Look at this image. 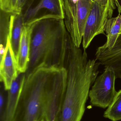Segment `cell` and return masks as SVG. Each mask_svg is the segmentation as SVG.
<instances>
[{
  "label": "cell",
  "mask_w": 121,
  "mask_h": 121,
  "mask_svg": "<svg viewBox=\"0 0 121 121\" xmlns=\"http://www.w3.org/2000/svg\"><path fill=\"white\" fill-rule=\"evenodd\" d=\"M25 78V73L19 72L13 81L7 94L6 107L3 121H13Z\"/></svg>",
  "instance_id": "11"
},
{
  "label": "cell",
  "mask_w": 121,
  "mask_h": 121,
  "mask_svg": "<svg viewBox=\"0 0 121 121\" xmlns=\"http://www.w3.org/2000/svg\"><path fill=\"white\" fill-rule=\"evenodd\" d=\"M119 14L121 15V0H114Z\"/></svg>",
  "instance_id": "21"
},
{
  "label": "cell",
  "mask_w": 121,
  "mask_h": 121,
  "mask_svg": "<svg viewBox=\"0 0 121 121\" xmlns=\"http://www.w3.org/2000/svg\"><path fill=\"white\" fill-rule=\"evenodd\" d=\"M40 121H49L46 115H45L42 117Z\"/></svg>",
  "instance_id": "22"
},
{
  "label": "cell",
  "mask_w": 121,
  "mask_h": 121,
  "mask_svg": "<svg viewBox=\"0 0 121 121\" xmlns=\"http://www.w3.org/2000/svg\"><path fill=\"white\" fill-rule=\"evenodd\" d=\"M114 10L101 5L93 1L87 17L82 38V46L86 50L92 40L97 35L104 34V29L109 19L112 17Z\"/></svg>",
  "instance_id": "7"
},
{
  "label": "cell",
  "mask_w": 121,
  "mask_h": 121,
  "mask_svg": "<svg viewBox=\"0 0 121 121\" xmlns=\"http://www.w3.org/2000/svg\"><path fill=\"white\" fill-rule=\"evenodd\" d=\"M99 4L101 5L107 6L110 8L115 10L116 9V3L114 0H92Z\"/></svg>",
  "instance_id": "19"
},
{
  "label": "cell",
  "mask_w": 121,
  "mask_h": 121,
  "mask_svg": "<svg viewBox=\"0 0 121 121\" xmlns=\"http://www.w3.org/2000/svg\"><path fill=\"white\" fill-rule=\"evenodd\" d=\"M28 0H18V13H20L21 9Z\"/></svg>",
  "instance_id": "20"
},
{
  "label": "cell",
  "mask_w": 121,
  "mask_h": 121,
  "mask_svg": "<svg viewBox=\"0 0 121 121\" xmlns=\"http://www.w3.org/2000/svg\"><path fill=\"white\" fill-rule=\"evenodd\" d=\"M25 26L49 18L64 19L63 0H29L21 9Z\"/></svg>",
  "instance_id": "5"
},
{
  "label": "cell",
  "mask_w": 121,
  "mask_h": 121,
  "mask_svg": "<svg viewBox=\"0 0 121 121\" xmlns=\"http://www.w3.org/2000/svg\"><path fill=\"white\" fill-rule=\"evenodd\" d=\"M18 0H0V9L9 13H20L18 10Z\"/></svg>",
  "instance_id": "17"
},
{
  "label": "cell",
  "mask_w": 121,
  "mask_h": 121,
  "mask_svg": "<svg viewBox=\"0 0 121 121\" xmlns=\"http://www.w3.org/2000/svg\"><path fill=\"white\" fill-rule=\"evenodd\" d=\"M58 69L42 67L25 76L13 121H40Z\"/></svg>",
  "instance_id": "3"
},
{
  "label": "cell",
  "mask_w": 121,
  "mask_h": 121,
  "mask_svg": "<svg viewBox=\"0 0 121 121\" xmlns=\"http://www.w3.org/2000/svg\"><path fill=\"white\" fill-rule=\"evenodd\" d=\"M25 27L22 15L20 13H14L11 20L9 38L16 59Z\"/></svg>",
  "instance_id": "13"
},
{
  "label": "cell",
  "mask_w": 121,
  "mask_h": 121,
  "mask_svg": "<svg viewBox=\"0 0 121 121\" xmlns=\"http://www.w3.org/2000/svg\"><path fill=\"white\" fill-rule=\"evenodd\" d=\"M31 30L29 26H25L22 33L18 52L16 58L18 72L25 73L30 59Z\"/></svg>",
  "instance_id": "12"
},
{
  "label": "cell",
  "mask_w": 121,
  "mask_h": 121,
  "mask_svg": "<svg viewBox=\"0 0 121 121\" xmlns=\"http://www.w3.org/2000/svg\"><path fill=\"white\" fill-rule=\"evenodd\" d=\"M15 13L5 12L0 9V48L6 49L9 37L11 20Z\"/></svg>",
  "instance_id": "15"
},
{
  "label": "cell",
  "mask_w": 121,
  "mask_h": 121,
  "mask_svg": "<svg viewBox=\"0 0 121 121\" xmlns=\"http://www.w3.org/2000/svg\"><path fill=\"white\" fill-rule=\"evenodd\" d=\"M96 59L105 67H111L114 70L116 78L121 79V33L113 48L97 49Z\"/></svg>",
  "instance_id": "10"
},
{
  "label": "cell",
  "mask_w": 121,
  "mask_h": 121,
  "mask_svg": "<svg viewBox=\"0 0 121 121\" xmlns=\"http://www.w3.org/2000/svg\"><path fill=\"white\" fill-rule=\"evenodd\" d=\"M104 117L112 121L121 120V90L117 92L112 103L107 107Z\"/></svg>",
  "instance_id": "16"
},
{
  "label": "cell",
  "mask_w": 121,
  "mask_h": 121,
  "mask_svg": "<svg viewBox=\"0 0 121 121\" xmlns=\"http://www.w3.org/2000/svg\"><path fill=\"white\" fill-rule=\"evenodd\" d=\"M104 31L106 33L107 40L104 45L100 47L102 49H111L113 48L119 35L121 33V15L116 17L108 19Z\"/></svg>",
  "instance_id": "14"
},
{
  "label": "cell",
  "mask_w": 121,
  "mask_h": 121,
  "mask_svg": "<svg viewBox=\"0 0 121 121\" xmlns=\"http://www.w3.org/2000/svg\"><path fill=\"white\" fill-rule=\"evenodd\" d=\"M67 71L65 68L58 69L50 90L45 106V115L49 121H55L65 92Z\"/></svg>",
  "instance_id": "8"
},
{
  "label": "cell",
  "mask_w": 121,
  "mask_h": 121,
  "mask_svg": "<svg viewBox=\"0 0 121 121\" xmlns=\"http://www.w3.org/2000/svg\"><path fill=\"white\" fill-rule=\"evenodd\" d=\"M4 86L1 82L0 92V121H3L6 107V102L5 99V91Z\"/></svg>",
  "instance_id": "18"
},
{
  "label": "cell",
  "mask_w": 121,
  "mask_h": 121,
  "mask_svg": "<svg viewBox=\"0 0 121 121\" xmlns=\"http://www.w3.org/2000/svg\"><path fill=\"white\" fill-rule=\"evenodd\" d=\"M116 79L113 68L105 67L104 72L97 77L90 91L89 97L92 106L106 108L111 104L118 92L115 89Z\"/></svg>",
  "instance_id": "6"
},
{
  "label": "cell",
  "mask_w": 121,
  "mask_h": 121,
  "mask_svg": "<svg viewBox=\"0 0 121 121\" xmlns=\"http://www.w3.org/2000/svg\"><path fill=\"white\" fill-rule=\"evenodd\" d=\"M28 26L31 30V40L25 76L42 67L64 68L69 33L64 19L44 18Z\"/></svg>",
  "instance_id": "2"
},
{
  "label": "cell",
  "mask_w": 121,
  "mask_h": 121,
  "mask_svg": "<svg viewBox=\"0 0 121 121\" xmlns=\"http://www.w3.org/2000/svg\"><path fill=\"white\" fill-rule=\"evenodd\" d=\"M64 21L75 45L80 48L92 0H63Z\"/></svg>",
  "instance_id": "4"
},
{
  "label": "cell",
  "mask_w": 121,
  "mask_h": 121,
  "mask_svg": "<svg viewBox=\"0 0 121 121\" xmlns=\"http://www.w3.org/2000/svg\"><path fill=\"white\" fill-rule=\"evenodd\" d=\"M88 60L86 50L72 44L67 50L64 68L67 71L65 92L55 121H81L91 86L94 83L101 63Z\"/></svg>",
  "instance_id": "1"
},
{
  "label": "cell",
  "mask_w": 121,
  "mask_h": 121,
  "mask_svg": "<svg viewBox=\"0 0 121 121\" xmlns=\"http://www.w3.org/2000/svg\"><path fill=\"white\" fill-rule=\"evenodd\" d=\"M0 61L1 82L3 84L5 90L8 91L10 89L13 81L16 79L19 73L9 37L8 39L5 54Z\"/></svg>",
  "instance_id": "9"
}]
</instances>
